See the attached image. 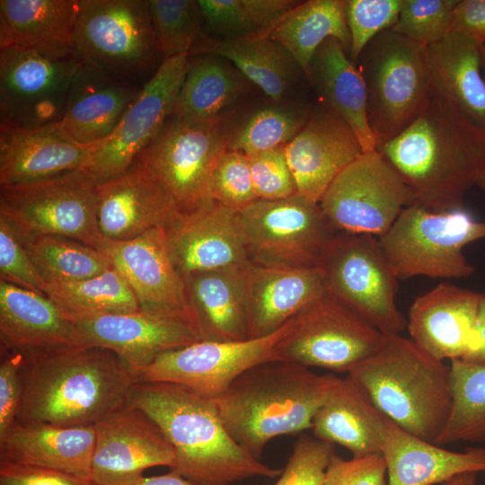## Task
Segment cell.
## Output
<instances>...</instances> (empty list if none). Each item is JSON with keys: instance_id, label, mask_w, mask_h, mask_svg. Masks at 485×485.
<instances>
[{"instance_id": "cell-23", "label": "cell", "mask_w": 485, "mask_h": 485, "mask_svg": "<svg viewBox=\"0 0 485 485\" xmlns=\"http://www.w3.org/2000/svg\"><path fill=\"white\" fill-rule=\"evenodd\" d=\"M142 89L83 57L57 126L77 143L101 145L117 128Z\"/></svg>"}, {"instance_id": "cell-56", "label": "cell", "mask_w": 485, "mask_h": 485, "mask_svg": "<svg viewBox=\"0 0 485 485\" xmlns=\"http://www.w3.org/2000/svg\"><path fill=\"white\" fill-rule=\"evenodd\" d=\"M462 360L485 364V324L478 323L472 347Z\"/></svg>"}, {"instance_id": "cell-14", "label": "cell", "mask_w": 485, "mask_h": 485, "mask_svg": "<svg viewBox=\"0 0 485 485\" xmlns=\"http://www.w3.org/2000/svg\"><path fill=\"white\" fill-rule=\"evenodd\" d=\"M414 202L401 177L375 150L350 163L329 186L319 205L336 231L380 237Z\"/></svg>"}, {"instance_id": "cell-1", "label": "cell", "mask_w": 485, "mask_h": 485, "mask_svg": "<svg viewBox=\"0 0 485 485\" xmlns=\"http://www.w3.org/2000/svg\"><path fill=\"white\" fill-rule=\"evenodd\" d=\"M376 150L415 202L435 211L463 207L465 194L485 173V128L434 93L409 127Z\"/></svg>"}, {"instance_id": "cell-48", "label": "cell", "mask_w": 485, "mask_h": 485, "mask_svg": "<svg viewBox=\"0 0 485 485\" xmlns=\"http://www.w3.org/2000/svg\"><path fill=\"white\" fill-rule=\"evenodd\" d=\"M248 158L259 199L278 200L297 193L284 147L254 154Z\"/></svg>"}, {"instance_id": "cell-7", "label": "cell", "mask_w": 485, "mask_h": 485, "mask_svg": "<svg viewBox=\"0 0 485 485\" xmlns=\"http://www.w3.org/2000/svg\"><path fill=\"white\" fill-rule=\"evenodd\" d=\"M356 66L366 85L368 123L378 147L409 127L433 96L424 47L388 29L365 47Z\"/></svg>"}, {"instance_id": "cell-47", "label": "cell", "mask_w": 485, "mask_h": 485, "mask_svg": "<svg viewBox=\"0 0 485 485\" xmlns=\"http://www.w3.org/2000/svg\"><path fill=\"white\" fill-rule=\"evenodd\" d=\"M334 445L303 436L294 445L291 455L274 485H323Z\"/></svg>"}, {"instance_id": "cell-22", "label": "cell", "mask_w": 485, "mask_h": 485, "mask_svg": "<svg viewBox=\"0 0 485 485\" xmlns=\"http://www.w3.org/2000/svg\"><path fill=\"white\" fill-rule=\"evenodd\" d=\"M297 194L319 203L334 179L363 154L352 128L322 105L284 146Z\"/></svg>"}, {"instance_id": "cell-61", "label": "cell", "mask_w": 485, "mask_h": 485, "mask_svg": "<svg viewBox=\"0 0 485 485\" xmlns=\"http://www.w3.org/2000/svg\"><path fill=\"white\" fill-rule=\"evenodd\" d=\"M482 73L485 78V44H483V53H482Z\"/></svg>"}, {"instance_id": "cell-12", "label": "cell", "mask_w": 485, "mask_h": 485, "mask_svg": "<svg viewBox=\"0 0 485 485\" xmlns=\"http://www.w3.org/2000/svg\"><path fill=\"white\" fill-rule=\"evenodd\" d=\"M293 320L264 337L238 341L199 340L163 353L134 373L137 383L178 384L215 399L246 371L264 363L284 361L283 343Z\"/></svg>"}, {"instance_id": "cell-29", "label": "cell", "mask_w": 485, "mask_h": 485, "mask_svg": "<svg viewBox=\"0 0 485 485\" xmlns=\"http://www.w3.org/2000/svg\"><path fill=\"white\" fill-rule=\"evenodd\" d=\"M94 426L16 421L0 437V462L56 470L91 481Z\"/></svg>"}, {"instance_id": "cell-28", "label": "cell", "mask_w": 485, "mask_h": 485, "mask_svg": "<svg viewBox=\"0 0 485 485\" xmlns=\"http://www.w3.org/2000/svg\"><path fill=\"white\" fill-rule=\"evenodd\" d=\"M249 338L271 334L327 289L322 267H290L249 262Z\"/></svg>"}, {"instance_id": "cell-10", "label": "cell", "mask_w": 485, "mask_h": 485, "mask_svg": "<svg viewBox=\"0 0 485 485\" xmlns=\"http://www.w3.org/2000/svg\"><path fill=\"white\" fill-rule=\"evenodd\" d=\"M320 267L328 289L383 334H401L407 319L396 304L397 281L378 237L337 233Z\"/></svg>"}, {"instance_id": "cell-55", "label": "cell", "mask_w": 485, "mask_h": 485, "mask_svg": "<svg viewBox=\"0 0 485 485\" xmlns=\"http://www.w3.org/2000/svg\"><path fill=\"white\" fill-rule=\"evenodd\" d=\"M452 31L485 44V0H459Z\"/></svg>"}, {"instance_id": "cell-19", "label": "cell", "mask_w": 485, "mask_h": 485, "mask_svg": "<svg viewBox=\"0 0 485 485\" xmlns=\"http://www.w3.org/2000/svg\"><path fill=\"white\" fill-rule=\"evenodd\" d=\"M97 249L128 282L141 310L181 317L192 325L185 282L169 256L164 228L129 240L103 237Z\"/></svg>"}, {"instance_id": "cell-15", "label": "cell", "mask_w": 485, "mask_h": 485, "mask_svg": "<svg viewBox=\"0 0 485 485\" xmlns=\"http://www.w3.org/2000/svg\"><path fill=\"white\" fill-rule=\"evenodd\" d=\"M226 150L222 123L188 124L171 115L133 163L146 169L170 194L178 211L186 213L213 199L211 173Z\"/></svg>"}, {"instance_id": "cell-34", "label": "cell", "mask_w": 485, "mask_h": 485, "mask_svg": "<svg viewBox=\"0 0 485 485\" xmlns=\"http://www.w3.org/2000/svg\"><path fill=\"white\" fill-rule=\"evenodd\" d=\"M321 104L341 118L354 131L363 153L377 145L367 119L364 80L338 40H326L315 51L305 74Z\"/></svg>"}, {"instance_id": "cell-16", "label": "cell", "mask_w": 485, "mask_h": 485, "mask_svg": "<svg viewBox=\"0 0 485 485\" xmlns=\"http://www.w3.org/2000/svg\"><path fill=\"white\" fill-rule=\"evenodd\" d=\"M383 333L329 289L294 317L283 360L349 373L378 348Z\"/></svg>"}, {"instance_id": "cell-18", "label": "cell", "mask_w": 485, "mask_h": 485, "mask_svg": "<svg viewBox=\"0 0 485 485\" xmlns=\"http://www.w3.org/2000/svg\"><path fill=\"white\" fill-rule=\"evenodd\" d=\"M91 481L95 485H135L146 469L173 468L175 452L157 424L128 404L94 424Z\"/></svg>"}, {"instance_id": "cell-25", "label": "cell", "mask_w": 485, "mask_h": 485, "mask_svg": "<svg viewBox=\"0 0 485 485\" xmlns=\"http://www.w3.org/2000/svg\"><path fill=\"white\" fill-rule=\"evenodd\" d=\"M481 298V293L440 283L411 304L410 339L439 360L463 359L474 339Z\"/></svg>"}, {"instance_id": "cell-45", "label": "cell", "mask_w": 485, "mask_h": 485, "mask_svg": "<svg viewBox=\"0 0 485 485\" xmlns=\"http://www.w3.org/2000/svg\"><path fill=\"white\" fill-rule=\"evenodd\" d=\"M210 195L215 201L236 212L259 199L246 154L226 150L218 158L210 177Z\"/></svg>"}, {"instance_id": "cell-49", "label": "cell", "mask_w": 485, "mask_h": 485, "mask_svg": "<svg viewBox=\"0 0 485 485\" xmlns=\"http://www.w3.org/2000/svg\"><path fill=\"white\" fill-rule=\"evenodd\" d=\"M0 280L43 294L45 283L9 223L0 216Z\"/></svg>"}, {"instance_id": "cell-41", "label": "cell", "mask_w": 485, "mask_h": 485, "mask_svg": "<svg viewBox=\"0 0 485 485\" xmlns=\"http://www.w3.org/2000/svg\"><path fill=\"white\" fill-rule=\"evenodd\" d=\"M452 409L436 441L444 445L456 442H485V364L454 359L450 363Z\"/></svg>"}, {"instance_id": "cell-6", "label": "cell", "mask_w": 485, "mask_h": 485, "mask_svg": "<svg viewBox=\"0 0 485 485\" xmlns=\"http://www.w3.org/2000/svg\"><path fill=\"white\" fill-rule=\"evenodd\" d=\"M485 239V220L463 207L431 210L418 202L406 207L378 237L398 279L413 277L465 278L475 268L463 249Z\"/></svg>"}, {"instance_id": "cell-59", "label": "cell", "mask_w": 485, "mask_h": 485, "mask_svg": "<svg viewBox=\"0 0 485 485\" xmlns=\"http://www.w3.org/2000/svg\"><path fill=\"white\" fill-rule=\"evenodd\" d=\"M478 321L479 323L485 324V293H481Z\"/></svg>"}, {"instance_id": "cell-27", "label": "cell", "mask_w": 485, "mask_h": 485, "mask_svg": "<svg viewBox=\"0 0 485 485\" xmlns=\"http://www.w3.org/2000/svg\"><path fill=\"white\" fill-rule=\"evenodd\" d=\"M249 262L183 278L192 325L200 340L250 339Z\"/></svg>"}, {"instance_id": "cell-52", "label": "cell", "mask_w": 485, "mask_h": 485, "mask_svg": "<svg viewBox=\"0 0 485 485\" xmlns=\"http://www.w3.org/2000/svg\"><path fill=\"white\" fill-rule=\"evenodd\" d=\"M22 362L23 353L1 351L0 437L17 421L22 398Z\"/></svg>"}, {"instance_id": "cell-33", "label": "cell", "mask_w": 485, "mask_h": 485, "mask_svg": "<svg viewBox=\"0 0 485 485\" xmlns=\"http://www.w3.org/2000/svg\"><path fill=\"white\" fill-rule=\"evenodd\" d=\"M388 418L350 375L340 379L313 417L314 437L340 445L353 456L381 454Z\"/></svg>"}, {"instance_id": "cell-32", "label": "cell", "mask_w": 485, "mask_h": 485, "mask_svg": "<svg viewBox=\"0 0 485 485\" xmlns=\"http://www.w3.org/2000/svg\"><path fill=\"white\" fill-rule=\"evenodd\" d=\"M424 53L433 93L485 128L483 44L451 31L441 40L424 47Z\"/></svg>"}, {"instance_id": "cell-36", "label": "cell", "mask_w": 485, "mask_h": 485, "mask_svg": "<svg viewBox=\"0 0 485 485\" xmlns=\"http://www.w3.org/2000/svg\"><path fill=\"white\" fill-rule=\"evenodd\" d=\"M251 83L231 62L209 54L190 56L172 116L194 125L222 123Z\"/></svg>"}, {"instance_id": "cell-39", "label": "cell", "mask_w": 485, "mask_h": 485, "mask_svg": "<svg viewBox=\"0 0 485 485\" xmlns=\"http://www.w3.org/2000/svg\"><path fill=\"white\" fill-rule=\"evenodd\" d=\"M44 293L74 323L140 309L133 290L114 267L84 280L47 284Z\"/></svg>"}, {"instance_id": "cell-50", "label": "cell", "mask_w": 485, "mask_h": 485, "mask_svg": "<svg viewBox=\"0 0 485 485\" xmlns=\"http://www.w3.org/2000/svg\"><path fill=\"white\" fill-rule=\"evenodd\" d=\"M323 485H387L384 458L375 454L347 460L334 453Z\"/></svg>"}, {"instance_id": "cell-5", "label": "cell", "mask_w": 485, "mask_h": 485, "mask_svg": "<svg viewBox=\"0 0 485 485\" xmlns=\"http://www.w3.org/2000/svg\"><path fill=\"white\" fill-rule=\"evenodd\" d=\"M405 431L431 443L452 409L451 368L401 334H383L376 350L348 374Z\"/></svg>"}, {"instance_id": "cell-54", "label": "cell", "mask_w": 485, "mask_h": 485, "mask_svg": "<svg viewBox=\"0 0 485 485\" xmlns=\"http://www.w3.org/2000/svg\"><path fill=\"white\" fill-rule=\"evenodd\" d=\"M296 0H243L254 33L269 37L282 19L296 7Z\"/></svg>"}, {"instance_id": "cell-58", "label": "cell", "mask_w": 485, "mask_h": 485, "mask_svg": "<svg viewBox=\"0 0 485 485\" xmlns=\"http://www.w3.org/2000/svg\"><path fill=\"white\" fill-rule=\"evenodd\" d=\"M478 473L476 472H465L452 477L441 485H478Z\"/></svg>"}, {"instance_id": "cell-51", "label": "cell", "mask_w": 485, "mask_h": 485, "mask_svg": "<svg viewBox=\"0 0 485 485\" xmlns=\"http://www.w3.org/2000/svg\"><path fill=\"white\" fill-rule=\"evenodd\" d=\"M204 24L216 39L253 35L243 0H198Z\"/></svg>"}, {"instance_id": "cell-37", "label": "cell", "mask_w": 485, "mask_h": 485, "mask_svg": "<svg viewBox=\"0 0 485 485\" xmlns=\"http://www.w3.org/2000/svg\"><path fill=\"white\" fill-rule=\"evenodd\" d=\"M209 54L231 62L274 102H281L296 82L301 66L293 56L269 37L256 34L234 39L204 36L190 56Z\"/></svg>"}, {"instance_id": "cell-38", "label": "cell", "mask_w": 485, "mask_h": 485, "mask_svg": "<svg viewBox=\"0 0 485 485\" xmlns=\"http://www.w3.org/2000/svg\"><path fill=\"white\" fill-rule=\"evenodd\" d=\"M296 60L305 75L318 48L328 39L338 40L349 49L345 0L301 2L269 33Z\"/></svg>"}, {"instance_id": "cell-46", "label": "cell", "mask_w": 485, "mask_h": 485, "mask_svg": "<svg viewBox=\"0 0 485 485\" xmlns=\"http://www.w3.org/2000/svg\"><path fill=\"white\" fill-rule=\"evenodd\" d=\"M402 0H345L350 37L348 57L356 64L365 47L398 20Z\"/></svg>"}, {"instance_id": "cell-20", "label": "cell", "mask_w": 485, "mask_h": 485, "mask_svg": "<svg viewBox=\"0 0 485 485\" xmlns=\"http://www.w3.org/2000/svg\"><path fill=\"white\" fill-rule=\"evenodd\" d=\"M171 260L182 278L250 261L239 213L212 199L177 212L164 227Z\"/></svg>"}, {"instance_id": "cell-21", "label": "cell", "mask_w": 485, "mask_h": 485, "mask_svg": "<svg viewBox=\"0 0 485 485\" xmlns=\"http://www.w3.org/2000/svg\"><path fill=\"white\" fill-rule=\"evenodd\" d=\"M75 325L81 345L113 351L134 373L163 353L200 340L186 319L141 309L93 317Z\"/></svg>"}, {"instance_id": "cell-9", "label": "cell", "mask_w": 485, "mask_h": 485, "mask_svg": "<svg viewBox=\"0 0 485 485\" xmlns=\"http://www.w3.org/2000/svg\"><path fill=\"white\" fill-rule=\"evenodd\" d=\"M98 183L84 169L27 185L0 189V216L22 243L61 235L97 246Z\"/></svg>"}, {"instance_id": "cell-30", "label": "cell", "mask_w": 485, "mask_h": 485, "mask_svg": "<svg viewBox=\"0 0 485 485\" xmlns=\"http://www.w3.org/2000/svg\"><path fill=\"white\" fill-rule=\"evenodd\" d=\"M386 464L387 485L442 484L465 472H485V448L463 452L421 439L387 419L381 446Z\"/></svg>"}, {"instance_id": "cell-17", "label": "cell", "mask_w": 485, "mask_h": 485, "mask_svg": "<svg viewBox=\"0 0 485 485\" xmlns=\"http://www.w3.org/2000/svg\"><path fill=\"white\" fill-rule=\"evenodd\" d=\"M190 56L165 58L84 168L98 185L126 172L172 114Z\"/></svg>"}, {"instance_id": "cell-8", "label": "cell", "mask_w": 485, "mask_h": 485, "mask_svg": "<svg viewBox=\"0 0 485 485\" xmlns=\"http://www.w3.org/2000/svg\"><path fill=\"white\" fill-rule=\"evenodd\" d=\"M74 45L82 57L141 87L164 60L148 0H80Z\"/></svg>"}, {"instance_id": "cell-35", "label": "cell", "mask_w": 485, "mask_h": 485, "mask_svg": "<svg viewBox=\"0 0 485 485\" xmlns=\"http://www.w3.org/2000/svg\"><path fill=\"white\" fill-rule=\"evenodd\" d=\"M80 0H0V48L75 51Z\"/></svg>"}, {"instance_id": "cell-44", "label": "cell", "mask_w": 485, "mask_h": 485, "mask_svg": "<svg viewBox=\"0 0 485 485\" xmlns=\"http://www.w3.org/2000/svg\"><path fill=\"white\" fill-rule=\"evenodd\" d=\"M459 0H402L392 30L423 46L441 40L453 28Z\"/></svg>"}, {"instance_id": "cell-13", "label": "cell", "mask_w": 485, "mask_h": 485, "mask_svg": "<svg viewBox=\"0 0 485 485\" xmlns=\"http://www.w3.org/2000/svg\"><path fill=\"white\" fill-rule=\"evenodd\" d=\"M83 57L0 48V124L35 128L57 124Z\"/></svg>"}, {"instance_id": "cell-57", "label": "cell", "mask_w": 485, "mask_h": 485, "mask_svg": "<svg viewBox=\"0 0 485 485\" xmlns=\"http://www.w3.org/2000/svg\"><path fill=\"white\" fill-rule=\"evenodd\" d=\"M135 485H199L194 483L175 471L158 476H143Z\"/></svg>"}, {"instance_id": "cell-4", "label": "cell", "mask_w": 485, "mask_h": 485, "mask_svg": "<svg viewBox=\"0 0 485 485\" xmlns=\"http://www.w3.org/2000/svg\"><path fill=\"white\" fill-rule=\"evenodd\" d=\"M340 379L291 362H269L243 373L214 400L232 437L260 460L273 438L312 428Z\"/></svg>"}, {"instance_id": "cell-43", "label": "cell", "mask_w": 485, "mask_h": 485, "mask_svg": "<svg viewBox=\"0 0 485 485\" xmlns=\"http://www.w3.org/2000/svg\"><path fill=\"white\" fill-rule=\"evenodd\" d=\"M158 47L165 58L189 55L204 34V20L195 0H148Z\"/></svg>"}, {"instance_id": "cell-3", "label": "cell", "mask_w": 485, "mask_h": 485, "mask_svg": "<svg viewBox=\"0 0 485 485\" xmlns=\"http://www.w3.org/2000/svg\"><path fill=\"white\" fill-rule=\"evenodd\" d=\"M127 403L144 411L175 452L172 471L199 485H229L251 477L276 478L272 468L241 446L225 427L213 398L181 384L137 382Z\"/></svg>"}, {"instance_id": "cell-53", "label": "cell", "mask_w": 485, "mask_h": 485, "mask_svg": "<svg viewBox=\"0 0 485 485\" xmlns=\"http://www.w3.org/2000/svg\"><path fill=\"white\" fill-rule=\"evenodd\" d=\"M0 485H95L66 472L0 462Z\"/></svg>"}, {"instance_id": "cell-31", "label": "cell", "mask_w": 485, "mask_h": 485, "mask_svg": "<svg viewBox=\"0 0 485 485\" xmlns=\"http://www.w3.org/2000/svg\"><path fill=\"white\" fill-rule=\"evenodd\" d=\"M81 345L77 329L46 295L0 280L1 351Z\"/></svg>"}, {"instance_id": "cell-24", "label": "cell", "mask_w": 485, "mask_h": 485, "mask_svg": "<svg viewBox=\"0 0 485 485\" xmlns=\"http://www.w3.org/2000/svg\"><path fill=\"white\" fill-rule=\"evenodd\" d=\"M98 146L74 141L57 124L35 128L0 124V188L84 169Z\"/></svg>"}, {"instance_id": "cell-42", "label": "cell", "mask_w": 485, "mask_h": 485, "mask_svg": "<svg viewBox=\"0 0 485 485\" xmlns=\"http://www.w3.org/2000/svg\"><path fill=\"white\" fill-rule=\"evenodd\" d=\"M311 112L307 105L275 102L263 107L227 137V150L249 156L284 147L302 129Z\"/></svg>"}, {"instance_id": "cell-60", "label": "cell", "mask_w": 485, "mask_h": 485, "mask_svg": "<svg viewBox=\"0 0 485 485\" xmlns=\"http://www.w3.org/2000/svg\"><path fill=\"white\" fill-rule=\"evenodd\" d=\"M477 186L481 189V190L485 194V173L479 180Z\"/></svg>"}, {"instance_id": "cell-40", "label": "cell", "mask_w": 485, "mask_h": 485, "mask_svg": "<svg viewBox=\"0 0 485 485\" xmlns=\"http://www.w3.org/2000/svg\"><path fill=\"white\" fill-rule=\"evenodd\" d=\"M22 244L46 285L84 280L113 267L100 250L66 236L42 235Z\"/></svg>"}, {"instance_id": "cell-26", "label": "cell", "mask_w": 485, "mask_h": 485, "mask_svg": "<svg viewBox=\"0 0 485 485\" xmlns=\"http://www.w3.org/2000/svg\"><path fill=\"white\" fill-rule=\"evenodd\" d=\"M177 212L167 190L137 163L98 187V226L109 240H129L164 228Z\"/></svg>"}, {"instance_id": "cell-2", "label": "cell", "mask_w": 485, "mask_h": 485, "mask_svg": "<svg viewBox=\"0 0 485 485\" xmlns=\"http://www.w3.org/2000/svg\"><path fill=\"white\" fill-rule=\"evenodd\" d=\"M17 421L91 426L127 402L137 378L113 351L95 346L23 353Z\"/></svg>"}, {"instance_id": "cell-11", "label": "cell", "mask_w": 485, "mask_h": 485, "mask_svg": "<svg viewBox=\"0 0 485 485\" xmlns=\"http://www.w3.org/2000/svg\"><path fill=\"white\" fill-rule=\"evenodd\" d=\"M250 261L278 266H320L338 231L319 203L295 194L258 199L238 212Z\"/></svg>"}]
</instances>
